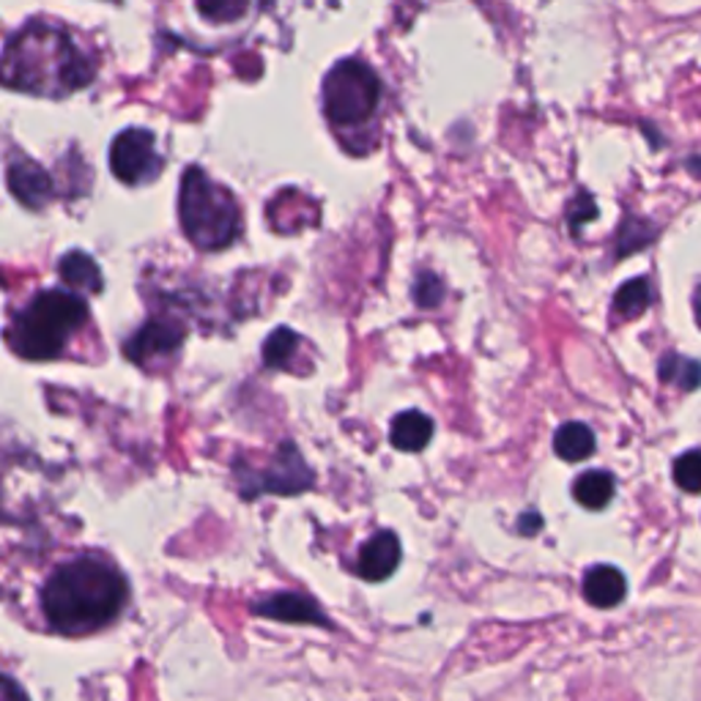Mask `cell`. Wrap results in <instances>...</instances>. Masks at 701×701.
Wrapping results in <instances>:
<instances>
[{"label":"cell","mask_w":701,"mask_h":701,"mask_svg":"<svg viewBox=\"0 0 701 701\" xmlns=\"http://www.w3.org/2000/svg\"><path fill=\"white\" fill-rule=\"evenodd\" d=\"M130 587L119 567L99 554L63 561L41 590V612L52 630L85 636L116 623L126 606Z\"/></svg>","instance_id":"1"},{"label":"cell","mask_w":701,"mask_h":701,"mask_svg":"<svg viewBox=\"0 0 701 701\" xmlns=\"http://www.w3.org/2000/svg\"><path fill=\"white\" fill-rule=\"evenodd\" d=\"M88 321V304L74 293L50 288L25 304L9 329V342L20 356L47 362L63 354L67 340Z\"/></svg>","instance_id":"2"},{"label":"cell","mask_w":701,"mask_h":701,"mask_svg":"<svg viewBox=\"0 0 701 701\" xmlns=\"http://www.w3.org/2000/svg\"><path fill=\"white\" fill-rule=\"evenodd\" d=\"M181 228L186 239L197 250H225L228 244L237 242L239 228H242V214H239L237 201L225 186L214 184L201 168H186L181 179V197H179Z\"/></svg>","instance_id":"3"},{"label":"cell","mask_w":701,"mask_h":701,"mask_svg":"<svg viewBox=\"0 0 701 701\" xmlns=\"http://www.w3.org/2000/svg\"><path fill=\"white\" fill-rule=\"evenodd\" d=\"M382 83L362 61H342L324 83V112L335 126L365 124L378 107Z\"/></svg>","instance_id":"4"},{"label":"cell","mask_w":701,"mask_h":701,"mask_svg":"<svg viewBox=\"0 0 701 701\" xmlns=\"http://www.w3.org/2000/svg\"><path fill=\"white\" fill-rule=\"evenodd\" d=\"M237 478H239V491H242L244 499H255V496L261 494L299 496L315 485L313 469L304 463V458L299 455L297 444L293 442L280 444V449H277V455L271 458L266 472H250V469H242V472H237Z\"/></svg>","instance_id":"5"},{"label":"cell","mask_w":701,"mask_h":701,"mask_svg":"<svg viewBox=\"0 0 701 701\" xmlns=\"http://www.w3.org/2000/svg\"><path fill=\"white\" fill-rule=\"evenodd\" d=\"M110 168L124 184H143L157 179L162 157L157 154V137L148 130L121 132L110 148Z\"/></svg>","instance_id":"6"},{"label":"cell","mask_w":701,"mask_h":701,"mask_svg":"<svg viewBox=\"0 0 701 701\" xmlns=\"http://www.w3.org/2000/svg\"><path fill=\"white\" fill-rule=\"evenodd\" d=\"M181 342H184V326L168 318H152L130 337L124 351L137 365H148L152 360L157 362L173 356Z\"/></svg>","instance_id":"7"},{"label":"cell","mask_w":701,"mask_h":701,"mask_svg":"<svg viewBox=\"0 0 701 701\" xmlns=\"http://www.w3.org/2000/svg\"><path fill=\"white\" fill-rule=\"evenodd\" d=\"M253 614L266 619H277V623H293V625H318V628H335L329 617L321 612L318 603L313 597L302 595V592H277V595L261 597L253 603Z\"/></svg>","instance_id":"8"},{"label":"cell","mask_w":701,"mask_h":701,"mask_svg":"<svg viewBox=\"0 0 701 701\" xmlns=\"http://www.w3.org/2000/svg\"><path fill=\"white\" fill-rule=\"evenodd\" d=\"M400 565V537L389 529L373 534L365 545L360 548V559H356V572L365 581H387Z\"/></svg>","instance_id":"9"},{"label":"cell","mask_w":701,"mask_h":701,"mask_svg":"<svg viewBox=\"0 0 701 701\" xmlns=\"http://www.w3.org/2000/svg\"><path fill=\"white\" fill-rule=\"evenodd\" d=\"M9 190L23 206L41 208L52 197V179L36 162L17 157L9 165Z\"/></svg>","instance_id":"10"},{"label":"cell","mask_w":701,"mask_h":701,"mask_svg":"<svg viewBox=\"0 0 701 701\" xmlns=\"http://www.w3.org/2000/svg\"><path fill=\"white\" fill-rule=\"evenodd\" d=\"M628 595L625 576L612 565H597L583 576V597L597 608H614Z\"/></svg>","instance_id":"11"},{"label":"cell","mask_w":701,"mask_h":701,"mask_svg":"<svg viewBox=\"0 0 701 701\" xmlns=\"http://www.w3.org/2000/svg\"><path fill=\"white\" fill-rule=\"evenodd\" d=\"M433 438V420L425 411H403L392 420V431H389V442L400 452H420L431 444Z\"/></svg>","instance_id":"12"},{"label":"cell","mask_w":701,"mask_h":701,"mask_svg":"<svg viewBox=\"0 0 701 701\" xmlns=\"http://www.w3.org/2000/svg\"><path fill=\"white\" fill-rule=\"evenodd\" d=\"M58 275H61V280L67 282V286L80 288V291L88 293H99L101 286H105L96 261L90 258V255L80 253V250L63 255L61 264H58Z\"/></svg>","instance_id":"13"},{"label":"cell","mask_w":701,"mask_h":701,"mask_svg":"<svg viewBox=\"0 0 701 701\" xmlns=\"http://www.w3.org/2000/svg\"><path fill=\"white\" fill-rule=\"evenodd\" d=\"M554 449L561 460H570V463L590 458L595 452V433H592V427L583 425V422H567V425H561L556 431Z\"/></svg>","instance_id":"14"},{"label":"cell","mask_w":701,"mask_h":701,"mask_svg":"<svg viewBox=\"0 0 701 701\" xmlns=\"http://www.w3.org/2000/svg\"><path fill=\"white\" fill-rule=\"evenodd\" d=\"M572 496L578 505H583L587 510H603L614 496V478L603 469L595 472H583L581 478L572 485Z\"/></svg>","instance_id":"15"},{"label":"cell","mask_w":701,"mask_h":701,"mask_svg":"<svg viewBox=\"0 0 701 701\" xmlns=\"http://www.w3.org/2000/svg\"><path fill=\"white\" fill-rule=\"evenodd\" d=\"M657 376H661L663 384H672L682 392H690V389L701 387V362L679 354H666L657 365Z\"/></svg>","instance_id":"16"},{"label":"cell","mask_w":701,"mask_h":701,"mask_svg":"<svg viewBox=\"0 0 701 701\" xmlns=\"http://www.w3.org/2000/svg\"><path fill=\"white\" fill-rule=\"evenodd\" d=\"M652 304V282L646 277H636V280L625 282L614 297V313L625 321H633L644 313Z\"/></svg>","instance_id":"17"},{"label":"cell","mask_w":701,"mask_h":701,"mask_svg":"<svg viewBox=\"0 0 701 701\" xmlns=\"http://www.w3.org/2000/svg\"><path fill=\"white\" fill-rule=\"evenodd\" d=\"M299 342H302V337L293 329H288V326L275 329L269 335V340L264 342V365L271 367V371L288 367L293 362V356H297Z\"/></svg>","instance_id":"18"},{"label":"cell","mask_w":701,"mask_h":701,"mask_svg":"<svg viewBox=\"0 0 701 701\" xmlns=\"http://www.w3.org/2000/svg\"><path fill=\"white\" fill-rule=\"evenodd\" d=\"M655 233H657L655 225H650L646 219L628 217L623 222V228H619L617 258H625V255H633V253H639V250H644L646 244H652Z\"/></svg>","instance_id":"19"},{"label":"cell","mask_w":701,"mask_h":701,"mask_svg":"<svg viewBox=\"0 0 701 701\" xmlns=\"http://www.w3.org/2000/svg\"><path fill=\"white\" fill-rule=\"evenodd\" d=\"M674 483L688 494H701V449H690L674 460Z\"/></svg>","instance_id":"20"},{"label":"cell","mask_w":701,"mask_h":701,"mask_svg":"<svg viewBox=\"0 0 701 701\" xmlns=\"http://www.w3.org/2000/svg\"><path fill=\"white\" fill-rule=\"evenodd\" d=\"M203 17L219 20V23H233L247 12V0H197Z\"/></svg>","instance_id":"21"},{"label":"cell","mask_w":701,"mask_h":701,"mask_svg":"<svg viewBox=\"0 0 701 701\" xmlns=\"http://www.w3.org/2000/svg\"><path fill=\"white\" fill-rule=\"evenodd\" d=\"M444 299V282L438 280L436 275H431V271H422L420 280H416L414 286V302L420 304V307L431 310L436 307V304H442Z\"/></svg>","instance_id":"22"},{"label":"cell","mask_w":701,"mask_h":701,"mask_svg":"<svg viewBox=\"0 0 701 701\" xmlns=\"http://www.w3.org/2000/svg\"><path fill=\"white\" fill-rule=\"evenodd\" d=\"M597 217V206L590 195H581L570 208V225L572 230H578V225L590 222V219Z\"/></svg>","instance_id":"23"},{"label":"cell","mask_w":701,"mask_h":701,"mask_svg":"<svg viewBox=\"0 0 701 701\" xmlns=\"http://www.w3.org/2000/svg\"><path fill=\"white\" fill-rule=\"evenodd\" d=\"M0 701H31L28 693H25L23 688L17 685V679L14 677H3V690H0Z\"/></svg>","instance_id":"24"},{"label":"cell","mask_w":701,"mask_h":701,"mask_svg":"<svg viewBox=\"0 0 701 701\" xmlns=\"http://www.w3.org/2000/svg\"><path fill=\"white\" fill-rule=\"evenodd\" d=\"M540 529H543V518H540V512H523L521 521H518V532L532 537V534H537Z\"/></svg>","instance_id":"25"},{"label":"cell","mask_w":701,"mask_h":701,"mask_svg":"<svg viewBox=\"0 0 701 701\" xmlns=\"http://www.w3.org/2000/svg\"><path fill=\"white\" fill-rule=\"evenodd\" d=\"M693 310H696V321H699V326H701V286L696 288V293H693Z\"/></svg>","instance_id":"26"}]
</instances>
